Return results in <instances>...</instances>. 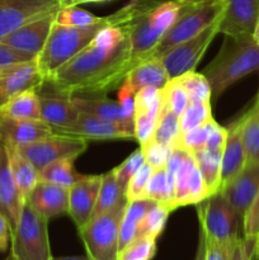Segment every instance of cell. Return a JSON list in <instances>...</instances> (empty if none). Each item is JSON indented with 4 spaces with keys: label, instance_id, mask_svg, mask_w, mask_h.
<instances>
[{
    "label": "cell",
    "instance_id": "1",
    "mask_svg": "<svg viewBox=\"0 0 259 260\" xmlns=\"http://www.w3.org/2000/svg\"><path fill=\"white\" fill-rule=\"evenodd\" d=\"M137 63L130 51L127 25L106 27L46 83L66 96H104L119 88Z\"/></svg>",
    "mask_w": 259,
    "mask_h": 260
},
{
    "label": "cell",
    "instance_id": "2",
    "mask_svg": "<svg viewBox=\"0 0 259 260\" xmlns=\"http://www.w3.org/2000/svg\"><path fill=\"white\" fill-rule=\"evenodd\" d=\"M136 18L131 4L124 5L113 14L101 17L98 22L83 27L53 25L45 47L37 56L38 66L46 81L58 68L88 47L99 32L106 27L127 25Z\"/></svg>",
    "mask_w": 259,
    "mask_h": 260
},
{
    "label": "cell",
    "instance_id": "3",
    "mask_svg": "<svg viewBox=\"0 0 259 260\" xmlns=\"http://www.w3.org/2000/svg\"><path fill=\"white\" fill-rule=\"evenodd\" d=\"M259 70V46L253 40L226 37L220 52L206 66L203 75L211 86V102L244 76Z\"/></svg>",
    "mask_w": 259,
    "mask_h": 260
},
{
    "label": "cell",
    "instance_id": "4",
    "mask_svg": "<svg viewBox=\"0 0 259 260\" xmlns=\"http://www.w3.org/2000/svg\"><path fill=\"white\" fill-rule=\"evenodd\" d=\"M182 5L175 0L163 3L127 24L131 56L136 61L150 58L152 50L179 17Z\"/></svg>",
    "mask_w": 259,
    "mask_h": 260
},
{
    "label": "cell",
    "instance_id": "5",
    "mask_svg": "<svg viewBox=\"0 0 259 260\" xmlns=\"http://www.w3.org/2000/svg\"><path fill=\"white\" fill-rule=\"evenodd\" d=\"M223 9H225V0H215L207 4L193 5V7L182 5L179 17L165 32L156 47L152 50L150 58H160L173 47L197 36L208 25L217 22L222 15Z\"/></svg>",
    "mask_w": 259,
    "mask_h": 260
},
{
    "label": "cell",
    "instance_id": "6",
    "mask_svg": "<svg viewBox=\"0 0 259 260\" xmlns=\"http://www.w3.org/2000/svg\"><path fill=\"white\" fill-rule=\"evenodd\" d=\"M127 200L101 216L93 217L79 229V235L91 260H117L119 251V230Z\"/></svg>",
    "mask_w": 259,
    "mask_h": 260
},
{
    "label": "cell",
    "instance_id": "7",
    "mask_svg": "<svg viewBox=\"0 0 259 260\" xmlns=\"http://www.w3.org/2000/svg\"><path fill=\"white\" fill-rule=\"evenodd\" d=\"M10 254L18 260H52L48 220L38 215L25 201L18 225L10 236Z\"/></svg>",
    "mask_w": 259,
    "mask_h": 260
},
{
    "label": "cell",
    "instance_id": "8",
    "mask_svg": "<svg viewBox=\"0 0 259 260\" xmlns=\"http://www.w3.org/2000/svg\"><path fill=\"white\" fill-rule=\"evenodd\" d=\"M200 228L207 239L220 244H233L239 240L241 218L221 192L211 194L198 203Z\"/></svg>",
    "mask_w": 259,
    "mask_h": 260
},
{
    "label": "cell",
    "instance_id": "9",
    "mask_svg": "<svg viewBox=\"0 0 259 260\" xmlns=\"http://www.w3.org/2000/svg\"><path fill=\"white\" fill-rule=\"evenodd\" d=\"M18 151L27 157L38 173L50 162L60 159H76L88 149V140L73 135L57 134L42 140L17 147Z\"/></svg>",
    "mask_w": 259,
    "mask_h": 260
},
{
    "label": "cell",
    "instance_id": "10",
    "mask_svg": "<svg viewBox=\"0 0 259 260\" xmlns=\"http://www.w3.org/2000/svg\"><path fill=\"white\" fill-rule=\"evenodd\" d=\"M218 20L208 25L206 29L190 40L184 41L173 47L160 57V61L169 76V80L178 78L188 71H195V68L200 62L201 57L205 55L210 43L212 42L216 35H218Z\"/></svg>",
    "mask_w": 259,
    "mask_h": 260
},
{
    "label": "cell",
    "instance_id": "11",
    "mask_svg": "<svg viewBox=\"0 0 259 260\" xmlns=\"http://www.w3.org/2000/svg\"><path fill=\"white\" fill-rule=\"evenodd\" d=\"M61 9V0H0V40L12 30Z\"/></svg>",
    "mask_w": 259,
    "mask_h": 260
},
{
    "label": "cell",
    "instance_id": "12",
    "mask_svg": "<svg viewBox=\"0 0 259 260\" xmlns=\"http://www.w3.org/2000/svg\"><path fill=\"white\" fill-rule=\"evenodd\" d=\"M259 17V0H225L218 33L234 40H253Z\"/></svg>",
    "mask_w": 259,
    "mask_h": 260
},
{
    "label": "cell",
    "instance_id": "13",
    "mask_svg": "<svg viewBox=\"0 0 259 260\" xmlns=\"http://www.w3.org/2000/svg\"><path fill=\"white\" fill-rule=\"evenodd\" d=\"M46 83L37 57L0 68V107L25 90H37Z\"/></svg>",
    "mask_w": 259,
    "mask_h": 260
},
{
    "label": "cell",
    "instance_id": "14",
    "mask_svg": "<svg viewBox=\"0 0 259 260\" xmlns=\"http://www.w3.org/2000/svg\"><path fill=\"white\" fill-rule=\"evenodd\" d=\"M60 134L73 135L85 140H127L135 139V127L80 112L75 122Z\"/></svg>",
    "mask_w": 259,
    "mask_h": 260
},
{
    "label": "cell",
    "instance_id": "15",
    "mask_svg": "<svg viewBox=\"0 0 259 260\" xmlns=\"http://www.w3.org/2000/svg\"><path fill=\"white\" fill-rule=\"evenodd\" d=\"M56 14L57 12L27 23V24L8 33L5 37L0 40V42L23 51V52L38 56L45 47L51 35V30L55 25Z\"/></svg>",
    "mask_w": 259,
    "mask_h": 260
},
{
    "label": "cell",
    "instance_id": "16",
    "mask_svg": "<svg viewBox=\"0 0 259 260\" xmlns=\"http://www.w3.org/2000/svg\"><path fill=\"white\" fill-rule=\"evenodd\" d=\"M102 177L103 174L83 175L75 184L69 188L68 215L73 218L78 230L85 226L93 217Z\"/></svg>",
    "mask_w": 259,
    "mask_h": 260
},
{
    "label": "cell",
    "instance_id": "17",
    "mask_svg": "<svg viewBox=\"0 0 259 260\" xmlns=\"http://www.w3.org/2000/svg\"><path fill=\"white\" fill-rule=\"evenodd\" d=\"M55 134V129L42 119H18L0 114V144L23 146Z\"/></svg>",
    "mask_w": 259,
    "mask_h": 260
},
{
    "label": "cell",
    "instance_id": "18",
    "mask_svg": "<svg viewBox=\"0 0 259 260\" xmlns=\"http://www.w3.org/2000/svg\"><path fill=\"white\" fill-rule=\"evenodd\" d=\"M27 202L38 215L50 221L68 213L69 188L40 179L28 196Z\"/></svg>",
    "mask_w": 259,
    "mask_h": 260
},
{
    "label": "cell",
    "instance_id": "19",
    "mask_svg": "<svg viewBox=\"0 0 259 260\" xmlns=\"http://www.w3.org/2000/svg\"><path fill=\"white\" fill-rule=\"evenodd\" d=\"M259 190V161L245 165L243 170L220 190L235 208L243 223L244 213Z\"/></svg>",
    "mask_w": 259,
    "mask_h": 260
},
{
    "label": "cell",
    "instance_id": "20",
    "mask_svg": "<svg viewBox=\"0 0 259 260\" xmlns=\"http://www.w3.org/2000/svg\"><path fill=\"white\" fill-rule=\"evenodd\" d=\"M24 203L10 169L7 149L0 144V213L5 216L12 231L18 225Z\"/></svg>",
    "mask_w": 259,
    "mask_h": 260
},
{
    "label": "cell",
    "instance_id": "21",
    "mask_svg": "<svg viewBox=\"0 0 259 260\" xmlns=\"http://www.w3.org/2000/svg\"><path fill=\"white\" fill-rule=\"evenodd\" d=\"M244 116L238 118L228 127L225 146L222 150V162H221V188L229 184L246 165L245 147L243 141Z\"/></svg>",
    "mask_w": 259,
    "mask_h": 260
},
{
    "label": "cell",
    "instance_id": "22",
    "mask_svg": "<svg viewBox=\"0 0 259 260\" xmlns=\"http://www.w3.org/2000/svg\"><path fill=\"white\" fill-rule=\"evenodd\" d=\"M52 91L53 94H40L41 119L50 124L55 132L60 134L75 122L80 111L76 108L70 96Z\"/></svg>",
    "mask_w": 259,
    "mask_h": 260
},
{
    "label": "cell",
    "instance_id": "23",
    "mask_svg": "<svg viewBox=\"0 0 259 260\" xmlns=\"http://www.w3.org/2000/svg\"><path fill=\"white\" fill-rule=\"evenodd\" d=\"M168 81H169V76L160 58H146L137 63L130 71L124 83L136 94L137 91L146 86L163 89L167 85Z\"/></svg>",
    "mask_w": 259,
    "mask_h": 260
},
{
    "label": "cell",
    "instance_id": "24",
    "mask_svg": "<svg viewBox=\"0 0 259 260\" xmlns=\"http://www.w3.org/2000/svg\"><path fill=\"white\" fill-rule=\"evenodd\" d=\"M73 103L80 112L94 114V116L103 117L107 119H113V121L123 122L135 127V119L130 118L124 113L121 103L118 101H112V99L102 96V98H90V96H70Z\"/></svg>",
    "mask_w": 259,
    "mask_h": 260
},
{
    "label": "cell",
    "instance_id": "25",
    "mask_svg": "<svg viewBox=\"0 0 259 260\" xmlns=\"http://www.w3.org/2000/svg\"><path fill=\"white\" fill-rule=\"evenodd\" d=\"M5 149H7L10 169H12L13 177H14L15 183H17L18 189H19L23 198L27 201L28 196L30 194L33 188L36 187V184L40 180V173L27 157H24L18 151L17 147L5 146Z\"/></svg>",
    "mask_w": 259,
    "mask_h": 260
},
{
    "label": "cell",
    "instance_id": "26",
    "mask_svg": "<svg viewBox=\"0 0 259 260\" xmlns=\"http://www.w3.org/2000/svg\"><path fill=\"white\" fill-rule=\"evenodd\" d=\"M155 205L154 201L140 198L135 201H127L124 215L122 218L121 230H119V249L131 243L135 238H137L139 225L147 213V211Z\"/></svg>",
    "mask_w": 259,
    "mask_h": 260
},
{
    "label": "cell",
    "instance_id": "27",
    "mask_svg": "<svg viewBox=\"0 0 259 260\" xmlns=\"http://www.w3.org/2000/svg\"><path fill=\"white\" fill-rule=\"evenodd\" d=\"M0 114L18 119H41L40 94L37 90L17 94L0 107Z\"/></svg>",
    "mask_w": 259,
    "mask_h": 260
},
{
    "label": "cell",
    "instance_id": "28",
    "mask_svg": "<svg viewBox=\"0 0 259 260\" xmlns=\"http://www.w3.org/2000/svg\"><path fill=\"white\" fill-rule=\"evenodd\" d=\"M193 156L205 179L210 196L220 192L222 150L202 149L197 152H193Z\"/></svg>",
    "mask_w": 259,
    "mask_h": 260
},
{
    "label": "cell",
    "instance_id": "29",
    "mask_svg": "<svg viewBox=\"0 0 259 260\" xmlns=\"http://www.w3.org/2000/svg\"><path fill=\"white\" fill-rule=\"evenodd\" d=\"M142 198L151 200L155 203H159V205L167 206L172 212L175 211L174 188L168 182L165 167L152 170V174L150 177L149 182H147Z\"/></svg>",
    "mask_w": 259,
    "mask_h": 260
},
{
    "label": "cell",
    "instance_id": "30",
    "mask_svg": "<svg viewBox=\"0 0 259 260\" xmlns=\"http://www.w3.org/2000/svg\"><path fill=\"white\" fill-rule=\"evenodd\" d=\"M124 200H126L124 192L121 188V185L118 184V182H117L114 170H109L108 173L103 174V177H102L98 198H96L95 207H94L93 211V217L108 212L109 210L116 207L119 202Z\"/></svg>",
    "mask_w": 259,
    "mask_h": 260
},
{
    "label": "cell",
    "instance_id": "31",
    "mask_svg": "<svg viewBox=\"0 0 259 260\" xmlns=\"http://www.w3.org/2000/svg\"><path fill=\"white\" fill-rule=\"evenodd\" d=\"M243 141L245 147L246 165L259 161V99L243 114Z\"/></svg>",
    "mask_w": 259,
    "mask_h": 260
},
{
    "label": "cell",
    "instance_id": "32",
    "mask_svg": "<svg viewBox=\"0 0 259 260\" xmlns=\"http://www.w3.org/2000/svg\"><path fill=\"white\" fill-rule=\"evenodd\" d=\"M152 139L168 147H177L180 140L179 116L170 112L167 107H163L159 112L156 121V127Z\"/></svg>",
    "mask_w": 259,
    "mask_h": 260
},
{
    "label": "cell",
    "instance_id": "33",
    "mask_svg": "<svg viewBox=\"0 0 259 260\" xmlns=\"http://www.w3.org/2000/svg\"><path fill=\"white\" fill-rule=\"evenodd\" d=\"M74 161L75 159H60L50 162L40 172V179L70 188L83 177L76 173Z\"/></svg>",
    "mask_w": 259,
    "mask_h": 260
},
{
    "label": "cell",
    "instance_id": "34",
    "mask_svg": "<svg viewBox=\"0 0 259 260\" xmlns=\"http://www.w3.org/2000/svg\"><path fill=\"white\" fill-rule=\"evenodd\" d=\"M179 85L184 89L189 102H205L211 103V86L203 74L188 71L175 78Z\"/></svg>",
    "mask_w": 259,
    "mask_h": 260
},
{
    "label": "cell",
    "instance_id": "35",
    "mask_svg": "<svg viewBox=\"0 0 259 260\" xmlns=\"http://www.w3.org/2000/svg\"><path fill=\"white\" fill-rule=\"evenodd\" d=\"M211 103L205 102H189L185 107L184 112L179 116V127H180V137L187 134L190 129L201 126L210 121L212 117L211 111Z\"/></svg>",
    "mask_w": 259,
    "mask_h": 260
},
{
    "label": "cell",
    "instance_id": "36",
    "mask_svg": "<svg viewBox=\"0 0 259 260\" xmlns=\"http://www.w3.org/2000/svg\"><path fill=\"white\" fill-rule=\"evenodd\" d=\"M156 240L151 236H137L119 249L117 260H152L156 254Z\"/></svg>",
    "mask_w": 259,
    "mask_h": 260
},
{
    "label": "cell",
    "instance_id": "37",
    "mask_svg": "<svg viewBox=\"0 0 259 260\" xmlns=\"http://www.w3.org/2000/svg\"><path fill=\"white\" fill-rule=\"evenodd\" d=\"M172 213V211L167 207V206L159 205V203H155L147 213L145 215V217L142 218V221L139 225V231H137V236H151V238L157 239L161 235L163 230H164L165 225H167V221L169 215Z\"/></svg>",
    "mask_w": 259,
    "mask_h": 260
},
{
    "label": "cell",
    "instance_id": "38",
    "mask_svg": "<svg viewBox=\"0 0 259 260\" xmlns=\"http://www.w3.org/2000/svg\"><path fill=\"white\" fill-rule=\"evenodd\" d=\"M196 159L193 154L187 151L182 164L175 173V210L188 206V187H189L190 175L196 168Z\"/></svg>",
    "mask_w": 259,
    "mask_h": 260
},
{
    "label": "cell",
    "instance_id": "39",
    "mask_svg": "<svg viewBox=\"0 0 259 260\" xmlns=\"http://www.w3.org/2000/svg\"><path fill=\"white\" fill-rule=\"evenodd\" d=\"M163 107V89L146 86L135 94V112H144L157 119Z\"/></svg>",
    "mask_w": 259,
    "mask_h": 260
},
{
    "label": "cell",
    "instance_id": "40",
    "mask_svg": "<svg viewBox=\"0 0 259 260\" xmlns=\"http://www.w3.org/2000/svg\"><path fill=\"white\" fill-rule=\"evenodd\" d=\"M215 122H216L215 119L211 118L210 121L206 122V123L201 124V126L188 131L187 134H184L182 137H180L178 146L187 150V151L190 152V154L205 149L208 137H210L211 129H212Z\"/></svg>",
    "mask_w": 259,
    "mask_h": 260
},
{
    "label": "cell",
    "instance_id": "41",
    "mask_svg": "<svg viewBox=\"0 0 259 260\" xmlns=\"http://www.w3.org/2000/svg\"><path fill=\"white\" fill-rule=\"evenodd\" d=\"M163 102L170 112L180 116L189 103V99L179 83L175 79H172L163 88Z\"/></svg>",
    "mask_w": 259,
    "mask_h": 260
},
{
    "label": "cell",
    "instance_id": "42",
    "mask_svg": "<svg viewBox=\"0 0 259 260\" xmlns=\"http://www.w3.org/2000/svg\"><path fill=\"white\" fill-rule=\"evenodd\" d=\"M101 17H95L86 10L78 7L61 8L56 14L55 24L68 25V27H83L98 22Z\"/></svg>",
    "mask_w": 259,
    "mask_h": 260
},
{
    "label": "cell",
    "instance_id": "43",
    "mask_svg": "<svg viewBox=\"0 0 259 260\" xmlns=\"http://www.w3.org/2000/svg\"><path fill=\"white\" fill-rule=\"evenodd\" d=\"M145 164V157L142 154L141 147H139L137 150H135L123 162H122L119 167L114 168V174H116L117 182L121 185V188L123 189V192L126 190L127 184L131 180V178L136 174L137 170Z\"/></svg>",
    "mask_w": 259,
    "mask_h": 260
},
{
    "label": "cell",
    "instance_id": "44",
    "mask_svg": "<svg viewBox=\"0 0 259 260\" xmlns=\"http://www.w3.org/2000/svg\"><path fill=\"white\" fill-rule=\"evenodd\" d=\"M140 147H141L142 154H144L145 162H147L152 169L164 168L173 149V147H168L160 144L154 139H150L145 144L140 145Z\"/></svg>",
    "mask_w": 259,
    "mask_h": 260
},
{
    "label": "cell",
    "instance_id": "45",
    "mask_svg": "<svg viewBox=\"0 0 259 260\" xmlns=\"http://www.w3.org/2000/svg\"><path fill=\"white\" fill-rule=\"evenodd\" d=\"M241 229L243 238L254 241L255 244L259 243V190L244 213Z\"/></svg>",
    "mask_w": 259,
    "mask_h": 260
},
{
    "label": "cell",
    "instance_id": "46",
    "mask_svg": "<svg viewBox=\"0 0 259 260\" xmlns=\"http://www.w3.org/2000/svg\"><path fill=\"white\" fill-rule=\"evenodd\" d=\"M152 168L147 162H145L141 168L136 172V174L131 178L124 190V197L127 201L140 200L144 196V190L146 188L147 182L152 174Z\"/></svg>",
    "mask_w": 259,
    "mask_h": 260
},
{
    "label": "cell",
    "instance_id": "47",
    "mask_svg": "<svg viewBox=\"0 0 259 260\" xmlns=\"http://www.w3.org/2000/svg\"><path fill=\"white\" fill-rule=\"evenodd\" d=\"M135 140L139 141L140 145L145 144L152 139L156 127V118L144 113V112H135Z\"/></svg>",
    "mask_w": 259,
    "mask_h": 260
},
{
    "label": "cell",
    "instance_id": "48",
    "mask_svg": "<svg viewBox=\"0 0 259 260\" xmlns=\"http://www.w3.org/2000/svg\"><path fill=\"white\" fill-rule=\"evenodd\" d=\"M208 197H210L208 188L206 185V182L203 179L202 174H201L200 169L196 165V168L192 172V175H190L189 187H188V206L198 205V203L207 200Z\"/></svg>",
    "mask_w": 259,
    "mask_h": 260
},
{
    "label": "cell",
    "instance_id": "49",
    "mask_svg": "<svg viewBox=\"0 0 259 260\" xmlns=\"http://www.w3.org/2000/svg\"><path fill=\"white\" fill-rule=\"evenodd\" d=\"M37 56H33L30 53L23 52V51L13 48L10 46L5 45V43L0 42V68L7 65H12V63L17 62H24V61H29L36 58Z\"/></svg>",
    "mask_w": 259,
    "mask_h": 260
},
{
    "label": "cell",
    "instance_id": "50",
    "mask_svg": "<svg viewBox=\"0 0 259 260\" xmlns=\"http://www.w3.org/2000/svg\"><path fill=\"white\" fill-rule=\"evenodd\" d=\"M235 244H220L206 238V260H229Z\"/></svg>",
    "mask_w": 259,
    "mask_h": 260
},
{
    "label": "cell",
    "instance_id": "51",
    "mask_svg": "<svg viewBox=\"0 0 259 260\" xmlns=\"http://www.w3.org/2000/svg\"><path fill=\"white\" fill-rule=\"evenodd\" d=\"M256 244L245 238H240L236 241L229 260H253Z\"/></svg>",
    "mask_w": 259,
    "mask_h": 260
},
{
    "label": "cell",
    "instance_id": "52",
    "mask_svg": "<svg viewBox=\"0 0 259 260\" xmlns=\"http://www.w3.org/2000/svg\"><path fill=\"white\" fill-rule=\"evenodd\" d=\"M226 136H228V128L225 127H221L217 122H215L212 129H211L210 137L207 140V144H206L205 149L210 150H223L225 146Z\"/></svg>",
    "mask_w": 259,
    "mask_h": 260
},
{
    "label": "cell",
    "instance_id": "53",
    "mask_svg": "<svg viewBox=\"0 0 259 260\" xmlns=\"http://www.w3.org/2000/svg\"><path fill=\"white\" fill-rule=\"evenodd\" d=\"M172 2V0H131L130 4H131L132 9H134L135 15L140 17V15L145 14V13L150 12V10L155 9L156 7L161 5L163 3ZM135 18V19H136Z\"/></svg>",
    "mask_w": 259,
    "mask_h": 260
},
{
    "label": "cell",
    "instance_id": "54",
    "mask_svg": "<svg viewBox=\"0 0 259 260\" xmlns=\"http://www.w3.org/2000/svg\"><path fill=\"white\" fill-rule=\"evenodd\" d=\"M12 236V229L4 215L0 213V253L7 250Z\"/></svg>",
    "mask_w": 259,
    "mask_h": 260
},
{
    "label": "cell",
    "instance_id": "55",
    "mask_svg": "<svg viewBox=\"0 0 259 260\" xmlns=\"http://www.w3.org/2000/svg\"><path fill=\"white\" fill-rule=\"evenodd\" d=\"M195 260H206V236L201 228H200V238H198V245H197V250H196Z\"/></svg>",
    "mask_w": 259,
    "mask_h": 260
},
{
    "label": "cell",
    "instance_id": "56",
    "mask_svg": "<svg viewBox=\"0 0 259 260\" xmlns=\"http://www.w3.org/2000/svg\"><path fill=\"white\" fill-rule=\"evenodd\" d=\"M107 0H61V8H70L79 7L80 4H86V3H102Z\"/></svg>",
    "mask_w": 259,
    "mask_h": 260
},
{
    "label": "cell",
    "instance_id": "57",
    "mask_svg": "<svg viewBox=\"0 0 259 260\" xmlns=\"http://www.w3.org/2000/svg\"><path fill=\"white\" fill-rule=\"evenodd\" d=\"M175 2H178L183 7H193V5L207 4V3L215 2V0H175Z\"/></svg>",
    "mask_w": 259,
    "mask_h": 260
},
{
    "label": "cell",
    "instance_id": "58",
    "mask_svg": "<svg viewBox=\"0 0 259 260\" xmlns=\"http://www.w3.org/2000/svg\"><path fill=\"white\" fill-rule=\"evenodd\" d=\"M52 260H91L88 255L85 256H53Z\"/></svg>",
    "mask_w": 259,
    "mask_h": 260
},
{
    "label": "cell",
    "instance_id": "59",
    "mask_svg": "<svg viewBox=\"0 0 259 260\" xmlns=\"http://www.w3.org/2000/svg\"><path fill=\"white\" fill-rule=\"evenodd\" d=\"M253 41L259 46V17H258V20H256L255 29H254V33H253Z\"/></svg>",
    "mask_w": 259,
    "mask_h": 260
},
{
    "label": "cell",
    "instance_id": "60",
    "mask_svg": "<svg viewBox=\"0 0 259 260\" xmlns=\"http://www.w3.org/2000/svg\"><path fill=\"white\" fill-rule=\"evenodd\" d=\"M253 260H259V243L256 244V246H255V251H254Z\"/></svg>",
    "mask_w": 259,
    "mask_h": 260
},
{
    "label": "cell",
    "instance_id": "61",
    "mask_svg": "<svg viewBox=\"0 0 259 260\" xmlns=\"http://www.w3.org/2000/svg\"><path fill=\"white\" fill-rule=\"evenodd\" d=\"M4 260H18V259H15V258H14V256H13V255H12V254H10V255H9V256H8V258H7V259H4Z\"/></svg>",
    "mask_w": 259,
    "mask_h": 260
},
{
    "label": "cell",
    "instance_id": "62",
    "mask_svg": "<svg viewBox=\"0 0 259 260\" xmlns=\"http://www.w3.org/2000/svg\"><path fill=\"white\" fill-rule=\"evenodd\" d=\"M256 98H258V99H259V91H258V94H256Z\"/></svg>",
    "mask_w": 259,
    "mask_h": 260
}]
</instances>
